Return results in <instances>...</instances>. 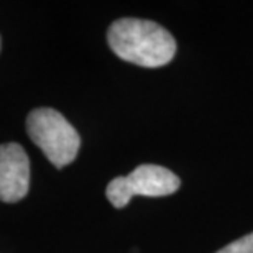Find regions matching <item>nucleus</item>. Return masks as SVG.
I'll use <instances>...</instances> for the list:
<instances>
[{
	"label": "nucleus",
	"instance_id": "1",
	"mask_svg": "<svg viewBox=\"0 0 253 253\" xmlns=\"http://www.w3.org/2000/svg\"><path fill=\"white\" fill-rule=\"evenodd\" d=\"M107 42L120 59L143 68L165 66L176 54L173 35L151 20H115L109 28Z\"/></svg>",
	"mask_w": 253,
	"mask_h": 253
},
{
	"label": "nucleus",
	"instance_id": "2",
	"mask_svg": "<svg viewBox=\"0 0 253 253\" xmlns=\"http://www.w3.org/2000/svg\"><path fill=\"white\" fill-rule=\"evenodd\" d=\"M27 131L33 143L56 168L73 163L79 153L81 136L78 130L54 109L32 110L27 117Z\"/></svg>",
	"mask_w": 253,
	"mask_h": 253
},
{
	"label": "nucleus",
	"instance_id": "3",
	"mask_svg": "<svg viewBox=\"0 0 253 253\" xmlns=\"http://www.w3.org/2000/svg\"><path fill=\"white\" fill-rule=\"evenodd\" d=\"M181 181L173 171L158 165H140L130 174L112 179L105 189L114 207L122 209L133 196L161 197L179 189Z\"/></svg>",
	"mask_w": 253,
	"mask_h": 253
},
{
	"label": "nucleus",
	"instance_id": "4",
	"mask_svg": "<svg viewBox=\"0 0 253 253\" xmlns=\"http://www.w3.org/2000/svg\"><path fill=\"white\" fill-rule=\"evenodd\" d=\"M30 189V160L18 143L0 145V201L18 202Z\"/></svg>",
	"mask_w": 253,
	"mask_h": 253
},
{
	"label": "nucleus",
	"instance_id": "5",
	"mask_svg": "<svg viewBox=\"0 0 253 253\" xmlns=\"http://www.w3.org/2000/svg\"><path fill=\"white\" fill-rule=\"evenodd\" d=\"M215 253H253V234H249L239 240L232 242V244Z\"/></svg>",
	"mask_w": 253,
	"mask_h": 253
},
{
	"label": "nucleus",
	"instance_id": "6",
	"mask_svg": "<svg viewBox=\"0 0 253 253\" xmlns=\"http://www.w3.org/2000/svg\"><path fill=\"white\" fill-rule=\"evenodd\" d=\"M0 44H2V42H0Z\"/></svg>",
	"mask_w": 253,
	"mask_h": 253
}]
</instances>
